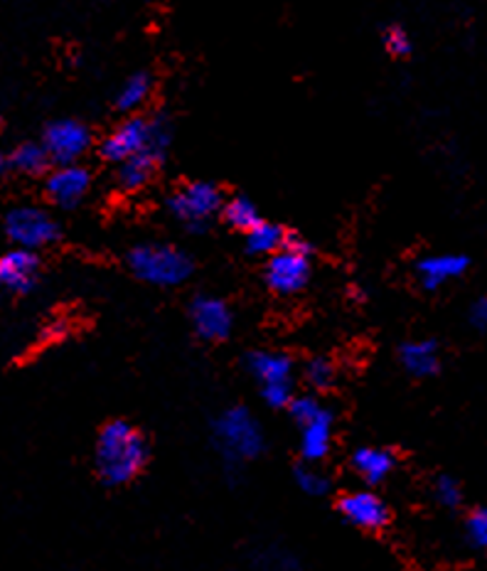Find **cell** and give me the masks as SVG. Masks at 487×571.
Returning a JSON list of instances; mask_svg holds the SVG:
<instances>
[{"label": "cell", "instance_id": "obj_2", "mask_svg": "<svg viewBox=\"0 0 487 571\" xmlns=\"http://www.w3.org/2000/svg\"><path fill=\"white\" fill-rule=\"evenodd\" d=\"M214 446L229 468L257 458L264 448V432L247 407H229L212 424Z\"/></svg>", "mask_w": 487, "mask_h": 571}, {"label": "cell", "instance_id": "obj_21", "mask_svg": "<svg viewBox=\"0 0 487 571\" xmlns=\"http://www.w3.org/2000/svg\"><path fill=\"white\" fill-rule=\"evenodd\" d=\"M151 77L146 72H136L124 82V87L116 94V107L121 111H136L146 104V99L151 97Z\"/></svg>", "mask_w": 487, "mask_h": 571}, {"label": "cell", "instance_id": "obj_14", "mask_svg": "<svg viewBox=\"0 0 487 571\" xmlns=\"http://www.w3.org/2000/svg\"><path fill=\"white\" fill-rule=\"evenodd\" d=\"M247 368L261 382V387L290 385L294 377V360L286 352L254 350L247 355Z\"/></svg>", "mask_w": 487, "mask_h": 571}, {"label": "cell", "instance_id": "obj_28", "mask_svg": "<svg viewBox=\"0 0 487 571\" xmlns=\"http://www.w3.org/2000/svg\"><path fill=\"white\" fill-rule=\"evenodd\" d=\"M465 532L475 547L487 549V508H477L467 514Z\"/></svg>", "mask_w": 487, "mask_h": 571}, {"label": "cell", "instance_id": "obj_10", "mask_svg": "<svg viewBox=\"0 0 487 571\" xmlns=\"http://www.w3.org/2000/svg\"><path fill=\"white\" fill-rule=\"evenodd\" d=\"M192 331L202 340H224L232 333V311L217 296H195L190 301Z\"/></svg>", "mask_w": 487, "mask_h": 571}, {"label": "cell", "instance_id": "obj_7", "mask_svg": "<svg viewBox=\"0 0 487 571\" xmlns=\"http://www.w3.org/2000/svg\"><path fill=\"white\" fill-rule=\"evenodd\" d=\"M151 138V119L128 116L104 136L99 144V153L109 163H126L130 158L143 153Z\"/></svg>", "mask_w": 487, "mask_h": 571}, {"label": "cell", "instance_id": "obj_18", "mask_svg": "<svg viewBox=\"0 0 487 571\" xmlns=\"http://www.w3.org/2000/svg\"><path fill=\"white\" fill-rule=\"evenodd\" d=\"M399 360L414 377H430L438 372V345L434 340H409L399 348Z\"/></svg>", "mask_w": 487, "mask_h": 571}, {"label": "cell", "instance_id": "obj_9", "mask_svg": "<svg viewBox=\"0 0 487 571\" xmlns=\"http://www.w3.org/2000/svg\"><path fill=\"white\" fill-rule=\"evenodd\" d=\"M91 185V175L82 165H58L52 167L45 177V195L47 200L58 208H77L87 198Z\"/></svg>", "mask_w": 487, "mask_h": 571}, {"label": "cell", "instance_id": "obj_20", "mask_svg": "<svg viewBox=\"0 0 487 571\" xmlns=\"http://www.w3.org/2000/svg\"><path fill=\"white\" fill-rule=\"evenodd\" d=\"M286 237L288 234L284 232L280 224L261 220L254 229L247 232V251L249 255H257V257H261V255L274 257L286 247Z\"/></svg>", "mask_w": 487, "mask_h": 571}, {"label": "cell", "instance_id": "obj_11", "mask_svg": "<svg viewBox=\"0 0 487 571\" xmlns=\"http://www.w3.org/2000/svg\"><path fill=\"white\" fill-rule=\"evenodd\" d=\"M337 510L348 522H352L354 527L377 532L389 522V508L377 493L370 491H352L345 493L340 500H337Z\"/></svg>", "mask_w": 487, "mask_h": 571}, {"label": "cell", "instance_id": "obj_1", "mask_svg": "<svg viewBox=\"0 0 487 571\" xmlns=\"http://www.w3.org/2000/svg\"><path fill=\"white\" fill-rule=\"evenodd\" d=\"M148 461V444L143 434L124 419L109 421L97 436L93 463L99 479L107 485H126L143 471Z\"/></svg>", "mask_w": 487, "mask_h": 571}, {"label": "cell", "instance_id": "obj_8", "mask_svg": "<svg viewBox=\"0 0 487 571\" xmlns=\"http://www.w3.org/2000/svg\"><path fill=\"white\" fill-rule=\"evenodd\" d=\"M264 278L276 296H296L303 291L308 278H311V259L290 249H280L278 255L269 257Z\"/></svg>", "mask_w": 487, "mask_h": 571}, {"label": "cell", "instance_id": "obj_27", "mask_svg": "<svg viewBox=\"0 0 487 571\" xmlns=\"http://www.w3.org/2000/svg\"><path fill=\"white\" fill-rule=\"evenodd\" d=\"M434 495H436V500L444 505V508H458L463 500L461 485H458V481L451 479V475H441V479H436Z\"/></svg>", "mask_w": 487, "mask_h": 571}, {"label": "cell", "instance_id": "obj_19", "mask_svg": "<svg viewBox=\"0 0 487 571\" xmlns=\"http://www.w3.org/2000/svg\"><path fill=\"white\" fill-rule=\"evenodd\" d=\"M161 163H163L161 158H155L153 153H148V151L138 153V156L130 158V161L118 165L116 185L124 193H136V190H140V187H146L148 183H151L155 167Z\"/></svg>", "mask_w": 487, "mask_h": 571}, {"label": "cell", "instance_id": "obj_12", "mask_svg": "<svg viewBox=\"0 0 487 571\" xmlns=\"http://www.w3.org/2000/svg\"><path fill=\"white\" fill-rule=\"evenodd\" d=\"M40 276V261L35 251L11 249L0 259V281L11 294H27Z\"/></svg>", "mask_w": 487, "mask_h": 571}, {"label": "cell", "instance_id": "obj_32", "mask_svg": "<svg viewBox=\"0 0 487 571\" xmlns=\"http://www.w3.org/2000/svg\"><path fill=\"white\" fill-rule=\"evenodd\" d=\"M261 571H288L280 564V551H266V555L259 557Z\"/></svg>", "mask_w": 487, "mask_h": 571}, {"label": "cell", "instance_id": "obj_22", "mask_svg": "<svg viewBox=\"0 0 487 571\" xmlns=\"http://www.w3.org/2000/svg\"><path fill=\"white\" fill-rule=\"evenodd\" d=\"M224 220H227L234 229H241L247 234L249 229H254L257 224L261 222L259 218V210L257 204L251 202L249 198H244V195H234L227 202H224Z\"/></svg>", "mask_w": 487, "mask_h": 571}, {"label": "cell", "instance_id": "obj_26", "mask_svg": "<svg viewBox=\"0 0 487 571\" xmlns=\"http://www.w3.org/2000/svg\"><path fill=\"white\" fill-rule=\"evenodd\" d=\"M382 40H384V47H387V52L395 54V58H407V54L411 52L409 33L401 25H387V27H384Z\"/></svg>", "mask_w": 487, "mask_h": 571}, {"label": "cell", "instance_id": "obj_4", "mask_svg": "<svg viewBox=\"0 0 487 571\" xmlns=\"http://www.w3.org/2000/svg\"><path fill=\"white\" fill-rule=\"evenodd\" d=\"M222 190L214 183L208 181H195L180 185L175 193L167 195V210H171L173 218L187 224L190 232H202L204 222L214 218L220 210H224Z\"/></svg>", "mask_w": 487, "mask_h": 571}, {"label": "cell", "instance_id": "obj_23", "mask_svg": "<svg viewBox=\"0 0 487 571\" xmlns=\"http://www.w3.org/2000/svg\"><path fill=\"white\" fill-rule=\"evenodd\" d=\"M303 374H305L308 385L315 389H330V385L335 382V368L327 358H313L305 364Z\"/></svg>", "mask_w": 487, "mask_h": 571}, {"label": "cell", "instance_id": "obj_5", "mask_svg": "<svg viewBox=\"0 0 487 571\" xmlns=\"http://www.w3.org/2000/svg\"><path fill=\"white\" fill-rule=\"evenodd\" d=\"M5 237L21 249H42L60 237V227L35 204H17L5 214Z\"/></svg>", "mask_w": 487, "mask_h": 571}, {"label": "cell", "instance_id": "obj_16", "mask_svg": "<svg viewBox=\"0 0 487 571\" xmlns=\"http://www.w3.org/2000/svg\"><path fill=\"white\" fill-rule=\"evenodd\" d=\"M330 444H333V414L325 409L321 417L311 421V424L301 426V456L308 463L323 461L327 451H330Z\"/></svg>", "mask_w": 487, "mask_h": 571}, {"label": "cell", "instance_id": "obj_6", "mask_svg": "<svg viewBox=\"0 0 487 571\" xmlns=\"http://www.w3.org/2000/svg\"><path fill=\"white\" fill-rule=\"evenodd\" d=\"M52 165H77L79 158L89 151L91 131L77 119H54L42 131V140Z\"/></svg>", "mask_w": 487, "mask_h": 571}, {"label": "cell", "instance_id": "obj_15", "mask_svg": "<svg viewBox=\"0 0 487 571\" xmlns=\"http://www.w3.org/2000/svg\"><path fill=\"white\" fill-rule=\"evenodd\" d=\"M350 463H352V471L358 473L364 483L379 485L389 479L397 461H395V456H391V451H387V448L364 446L352 454Z\"/></svg>", "mask_w": 487, "mask_h": 571}, {"label": "cell", "instance_id": "obj_30", "mask_svg": "<svg viewBox=\"0 0 487 571\" xmlns=\"http://www.w3.org/2000/svg\"><path fill=\"white\" fill-rule=\"evenodd\" d=\"M467 318H471V323L477 327V331H487V296H480L477 301H473Z\"/></svg>", "mask_w": 487, "mask_h": 571}, {"label": "cell", "instance_id": "obj_17", "mask_svg": "<svg viewBox=\"0 0 487 571\" xmlns=\"http://www.w3.org/2000/svg\"><path fill=\"white\" fill-rule=\"evenodd\" d=\"M50 156H47L42 144H35V140H25V144H17L11 153L5 156L3 167L5 171H15L21 175H42L50 171Z\"/></svg>", "mask_w": 487, "mask_h": 571}, {"label": "cell", "instance_id": "obj_29", "mask_svg": "<svg viewBox=\"0 0 487 571\" xmlns=\"http://www.w3.org/2000/svg\"><path fill=\"white\" fill-rule=\"evenodd\" d=\"M261 399L266 401L269 407L274 409H288L290 401H294V389L290 385H269V387H261Z\"/></svg>", "mask_w": 487, "mask_h": 571}, {"label": "cell", "instance_id": "obj_13", "mask_svg": "<svg viewBox=\"0 0 487 571\" xmlns=\"http://www.w3.org/2000/svg\"><path fill=\"white\" fill-rule=\"evenodd\" d=\"M467 266H471V259L465 255H430L416 264V276L421 286L428 288V291H436L448 281L463 276Z\"/></svg>", "mask_w": 487, "mask_h": 571}, {"label": "cell", "instance_id": "obj_3", "mask_svg": "<svg viewBox=\"0 0 487 571\" xmlns=\"http://www.w3.org/2000/svg\"><path fill=\"white\" fill-rule=\"evenodd\" d=\"M128 269L134 276L153 286H180L192 276V259L173 245H138L128 251Z\"/></svg>", "mask_w": 487, "mask_h": 571}, {"label": "cell", "instance_id": "obj_24", "mask_svg": "<svg viewBox=\"0 0 487 571\" xmlns=\"http://www.w3.org/2000/svg\"><path fill=\"white\" fill-rule=\"evenodd\" d=\"M288 411H290V419H294L298 426H305V424H311L313 419L321 417L325 407L315 397L303 395V397H296L294 401H290Z\"/></svg>", "mask_w": 487, "mask_h": 571}, {"label": "cell", "instance_id": "obj_31", "mask_svg": "<svg viewBox=\"0 0 487 571\" xmlns=\"http://www.w3.org/2000/svg\"><path fill=\"white\" fill-rule=\"evenodd\" d=\"M284 249L296 251V255L308 257V259L313 257V245H311V241H305L303 237H298V234H288V237H286V247H284Z\"/></svg>", "mask_w": 487, "mask_h": 571}, {"label": "cell", "instance_id": "obj_25", "mask_svg": "<svg viewBox=\"0 0 487 571\" xmlns=\"http://www.w3.org/2000/svg\"><path fill=\"white\" fill-rule=\"evenodd\" d=\"M296 483H298V488L308 495H325L327 488H330V481H327L325 475L313 466H298Z\"/></svg>", "mask_w": 487, "mask_h": 571}]
</instances>
